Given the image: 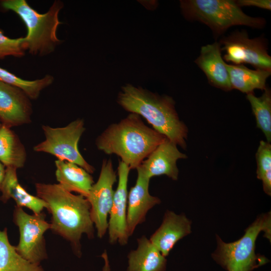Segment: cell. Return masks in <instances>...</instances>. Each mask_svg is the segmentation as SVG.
Wrapping results in <instances>:
<instances>
[{"label":"cell","instance_id":"1","mask_svg":"<svg viewBox=\"0 0 271 271\" xmlns=\"http://www.w3.org/2000/svg\"><path fill=\"white\" fill-rule=\"evenodd\" d=\"M37 196L47 204L52 215L51 229L69 241L78 254L80 239L86 234L94 237V224L90 216V205L81 195H74L59 184L36 183Z\"/></svg>","mask_w":271,"mask_h":271},{"label":"cell","instance_id":"2","mask_svg":"<svg viewBox=\"0 0 271 271\" xmlns=\"http://www.w3.org/2000/svg\"><path fill=\"white\" fill-rule=\"evenodd\" d=\"M167 137L147 126L141 116L130 113L106 127L95 141L97 148L115 155L131 169H136Z\"/></svg>","mask_w":271,"mask_h":271},{"label":"cell","instance_id":"3","mask_svg":"<svg viewBox=\"0 0 271 271\" xmlns=\"http://www.w3.org/2000/svg\"><path fill=\"white\" fill-rule=\"evenodd\" d=\"M117 102L125 110L143 117L170 141L186 148L188 128L180 119L172 97L126 83L121 87Z\"/></svg>","mask_w":271,"mask_h":271},{"label":"cell","instance_id":"4","mask_svg":"<svg viewBox=\"0 0 271 271\" xmlns=\"http://www.w3.org/2000/svg\"><path fill=\"white\" fill-rule=\"evenodd\" d=\"M1 5L4 9L15 12L25 24L28 32L24 44L31 54L47 55L61 43L57 37L56 31L61 24L58 16L63 7L62 2L55 1L44 14L37 12L25 0H4Z\"/></svg>","mask_w":271,"mask_h":271},{"label":"cell","instance_id":"5","mask_svg":"<svg viewBox=\"0 0 271 271\" xmlns=\"http://www.w3.org/2000/svg\"><path fill=\"white\" fill-rule=\"evenodd\" d=\"M261 231L270 241V212L258 216L236 241L226 243L216 235L217 248L212 254V258L227 271H252L265 264L268 260L255 253L256 240Z\"/></svg>","mask_w":271,"mask_h":271},{"label":"cell","instance_id":"6","mask_svg":"<svg viewBox=\"0 0 271 271\" xmlns=\"http://www.w3.org/2000/svg\"><path fill=\"white\" fill-rule=\"evenodd\" d=\"M180 4L186 19L204 24L216 36L232 26L261 29L266 24L263 18L245 14L234 0H182Z\"/></svg>","mask_w":271,"mask_h":271},{"label":"cell","instance_id":"7","mask_svg":"<svg viewBox=\"0 0 271 271\" xmlns=\"http://www.w3.org/2000/svg\"><path fill=\"white\" fill-rule=\"evenodd\" d=\"M45 137L44 141L34 147V151L50 154L58 160L77 164L92 174L95 171L82 157L78 147V142L85 128L83 119L78 118L62 127H42Z\"/></svg>","mask_w":271,"mask_h":271},{"label":"cell","instance_id":"8","mask_svg":"<svg viewBox=\"0 0 271 271\" xmlns=\"http://www.w3.org/2000/svg\"><path fill=\"white\" fill-rule=\"evenodd\" d=\"M219 43L221 51L225 52L223 59L226 62L271 71V57L264 38H250L245 31L237 30L223 37Z\"/></svg>","mask_w":271,"mask_h":271},{"label":"cell","instance_id":"9","mask_svg":"<svg viewBox=\"0 0 271 271\" xmlns=\"http://www.w3.org/2000/svg\"><path fill=\"white\" fill-rule=\"evenodd\" d=\"M45 218L42 213L30 215L17 206L14 211V222L19 227L20 234L16 250L22 257L32 263L39 264L47 256L44 234L51 229V224Z\"/></svg>","mask_w":271,"mask_h":271},{"label":"cell","instance_id":"10","mask_svg":"<svg viewBox=\"0 0 271 271\" xmlns=\"http://www.w3.org/2000/svg\"><path fill=\"white\" fill-rule=\"evenodd\" d=\"M117 175L110 159L103 160L97 182L92 186L87 199L90 205V216L97 236L103 237L108 229L110 212L114 191L113 187Z\"/></svg>","mask_w":271,"mask_h":271},{"label":"cell","instance_id":"11","mask_svg":"<svg viewBox=\"0 0 271 271\" xmlns=\"http://www.w3.org/2000/svg\"><path fill=\"white\" fill-rule=\"evenodd\" d=\"M130 169L121 161L117 167L118 181L114 191L112 205L109 214L107 231L109 242L113 244L118 243L125 245L128 236L126 228V210L127 203V183Z\"/></svg>","mask_w":271,"mask_h":271},{"label":"cell","instance_id":"12","mask_svg":"<svg viewBox=\"0 0 271 271\" xmlns=\"http://www.w3.org/2000/svg\"><path fill=\"white\" fill-rule=\"evenodd\" d=\"M30 98L19 87L0 81V121L8 127L31 122Z\"/></svg>","mask_w":271,"mask_h":271},{"label":"cell","instance_id":"13","mask_svg":"<svg viewBox=\"0 0 271 271\" xmlns=\"http://www.w3.org/2000/svg\"><path fill=\"white\" fill-rule=\"evenodd\" d=\"M186 154L180 152L177 145L167 139L159 145L136 169L148 178L166 175L173 180H177L179 169L177 161L184 159Z\"/></svg>","mask_w":271,"mask_h":271},{"label":"cell","instance_id":"14","mask_svg":"<svg viewBox=\"0 0 271 271\" xmlns=\"http://www.w3.org/2000/svg\"><path fill=\"white\" fill-rule=\"evenodd\" d=\"M137 170L136 183L130 189L127 196L126 228L129 237L132 235L136 227L145 221L148 212L161 203L158 197L151 195L149 192L150 179L141 171Z\"/></svg>","mask_w":271,"mask_h":271},{"label":"cell","instance_id":"15","mask_svg":"<svg viewBox=\"0 0 271 271\" xmlns=\"http://www.w3.org/2000/svg\"><path fill=\"white\" fill-rule=\"evenodd\" d=\"M191 232V221L185 215L167 210L161 225L149 239L166 257L175 244Z\"/></svg>","mask_w":271,"mask_h":271},{"label":"cell","instance_id":"16","mask_svg":"<svg viewBox=\"0 0 271 271\" xmlns=\"http://www.w3.org/2000/svg\"><path fill=\"white\" fill-rule=\"evenodd\" d=\"M195 63L204 73L211 85L224 91L232 89L219 42L202 46Z\"/></svg>","mask_w":271,"mask_h":271},{"label":"cell","instance_id":"17","mask_svg":"<svg viewBox=\"0 0 271 271\" xmlns=\"http://www.w3.org/2000/svg\"><path fill=\"white\" fill-rule=\"evenodd\" d=\"M17 168L7 167L5 170L4 179L0 186L2 195L0 200L6 203L10 199H13L17 206L25 207L31 210L35 214H39L44 208H47L46 203L37 196L30 194L20 184L17 175Z\"/></svg>","mask_w":271,"mask_h":271},{"label":"cell","instance_id":"18","mask_svg":"<svg viewBox=\"0 0 271 271\" xmlns=\"http://www.w3.org/2000/svg\"><path fill=\"white\" fill-rule=\"evenodd\" d=\"M138 247L128 254L127 271H165L167 259L146 236L137 239Z\"/></svg>","mask_w":271,"mask_h":271},{"label":"cell","instance_id":"19","mask_svg":"<svg viewBox=\"0 0 271 271\" xmlns=\"http://www.w3.org/2000/svg\"><path fill=\"white\" fill-rule=\"evenodd\" d=\"M56 177L59 184L69 192H75L87 198L94 184L92 176L76 164L57 160Z\"/></svg>","mask_w":271,"mask_h":271},{"label":"cell","instance_id":"20","mask_svg":"<svg viewBox=\"0 0 271 271\" xmlns=\"http://www.w3.org/2000/svg\"><path fill=\"white\" fill-rule=\"evenodd\" d=\"M225 66L232 89L247 94L253 93L256 89L264 90L271 71L250 69L243 65L228 64Z\"/></svg>","mask_w":271,"mask_h":271},{"label":"cell","instance_id":"21","mask_svg":"<svg viewBox=\"0 0 271 271\" xmlns=\"http://www.w3.org/2000/svg\"><path fill=\"white\" fill-rule=\"evenodd\" d=\"M27 160L25 148L18 135L10 128L0 127V162L4 166L23 168Z\"/></svg>","mask_w":271,"mask_h":271},{"label":"cell","instance_id":"22","mask_svg":"<svg viewBox=\"0 0 271 271\" xmlns=\"http://www.w3.org/2000/svg\"><path fill=\"white\" fill-rule=\"evenodd\" d=\"M0 271H44L39 265L22 257L10 243L7 229L0 230Z\"/></svg>","mask_w":271,"mask_h":271},{"label":"cell","instance_id":"23","mask_svg":"<svg viewBox=\"0 0 271 271\" xmlns=\"http://www.w3.org/2000/svg\"><path fill=\"white\" fill-rule=\"evenodd\" d=\"M246 99L249 102L256 121L266 138V142L271 141V91L266 87L259 97L253 93L247 94Z\"/></svg>","mask_w":271,"mask_h":271},{"label":"cell","instance_id":"24","mask_svg":"<svg viewBox=\"0 0 271 271\" xmlns=\"http://www.w3.org/2000/svg\"><path fill=\"white\" fill-rule=\"evenodd\" d=\"M53 80L52 76L47 75L41 79L26 80L0 67V81L20 88L32 99H37L41 91L51 84Z\"/></svg>","mask_w":271,"mask_h":271},{"label":"cell","instance_id":"25","mask_svg":"<svg viewBox=\"0 0 271 271\" xmlns=\"http://www.w3.org/2000/svg\"><path fill=\"white\" fill-rule=\"evenodd\" d=\"M24 42V38L11 39L4 35L0 30V59L8 56H23L26 50Z\"/></svg>","mask_w":271,"mask_h":271},{"label":"cell","instance_id":"26","mask_svg":"<svg viewBox=\"0 0 271 271\" xmlns=\"http://www.w3.org/2000/svg\"><path fill=\"white\" fill-rule=\"evenodd\" d=\"M256 177L260 180L266 173L271 171V145L261 141L256 153Z\"/></svg>","mask_w":271,"mask_h":271},{"label":"cell","instance_id":"27","mask_svg":"<svg viewBox=\"0 0 271 271\" xmlns=\"http://www.w3.org/2000/svg\"><path fill=\"white\" fill-rule=\"evenodd\" d=\"M236 4L239 7H255L267 10H271L270 0H237Z\"/></svg>","mask_w":271,"mask_h":271},{"label":"cell","instance_id":"28","mask_svg":"<svg viewBox=\"0 0 271 271\" xmlns=\"http://www.w3.org/2000/svg\"><path fill=\"white\" fill-rule=\"evenodd\" d=\"M4 167L5 166H4V165L2 164L0 162V186L2 183L5 176V169Z\"/></svg>","mask_w":271,"mask_h":271},{"label":"cell","instance_id":"29","mask_svg":"<svg viewBox=\"0 0 271 271\" xmlns=\"http://www.w3.org/2000/svg\"><path fill=\"white\" fill-rule=\"evenodd\" d=\"M104 260H105V265L103 268V271H109L110 268L109 266L108 259H106Z\"/></svg>","mask_w":271,"mask_h":271},{"label":"cell","instance_id":"30","mask_svg":"<svg viewBox=\"0 0 271 271\" xmlns=\"http://www.w3.org/2000/svg\"><path fill=\"white\" fill-rule=\"evenodd\" d=\"M1 125H2V124H1V122H0V127H1Z\"/></svg>","mask_w":271,"mask_h":271}]
</instances>
